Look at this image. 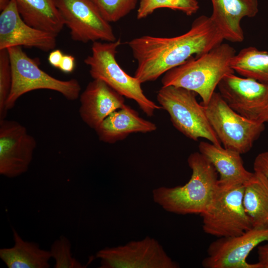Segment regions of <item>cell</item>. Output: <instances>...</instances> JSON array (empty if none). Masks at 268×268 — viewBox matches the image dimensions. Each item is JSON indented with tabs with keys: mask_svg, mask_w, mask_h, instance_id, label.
I'll use <instances>...</instances> for the list:
<instances>
[{
	"mask_svg": "<svg viewBox=\"0 0 268 268\" xmlns=\"http://www.w3.org/2000/svg\"><path fill=\"white\" fill-rule=\"evenodd\" d=\"M223 36L210 16L201 15L186 33L172 37L144 35L127 43L137 62L134 76L142 84L156 80L192 57L223 43Z\"/></svg>",
	"mask_w": 268,
	"mask_h": 268,
	"instance_id": "1",
	"label": "cell"
},
{
	"mask_svg": "<svg viewBox=\"0 0 268 268\" xmlns=\"http://www.w3.org/2000/svg\"><path fill=\"white\" fill-rule=\"evenodd\" d=\"M192 170L189 181L183 186L160 187L152 191L154 201L166 211L181 215L201 214L210 202L218 184V173L200 152L188 158Z\"/></svg>",
	"mask_w": 268,
	"mask_h": 268,
	"instance_id": "2",
	"label": "cell"
},
{
	"mask_svg": "<svg viewBox=\"0 0 268 268\" xmlns=\"http://www.w3.org/2000/svg\"><path fill=\"white\" fill-rule=\"evenodd\" d=\"M235 55L233 47L222 43L168 71L161 79L162 86L172 85L194 91L201 97V103L206 105L221 79L235 73L231 63Z\"/></svg>",
	"mask_w": 268,
	"mask_h": 268,
	"instance_id": "3",
	"label": "cell"
},
{
	"mask_svg": "<svg viewBox=\"0 0 268 268\" xmlns=\"http://www.w3.org/2000/svg\"><path fill=\"white\" fill-rule=\"evenodd\" d=\"M121 44L120 39L113 42H94L91 54L84 62L89 67L93 79L104 81L124 97L134 100L147 116H152L156 110L162 108L149 99L139 80L128 74L119 65L116 55Z\"/></svg>",
	"mask_w": 268,
	"mask_h": 268,
	"instance_id": "4",
	"label": "cell"
},
{
	"mask_svg": "<svg viewBox=\"0 0 268 268\" xmlns=\"http://www.w3.org/2000/svg\"><path fill=\"white\" fill-rule=\"evenodd\" d=\"M197 95L182 87L162 86L157 92L156 99L169 114L173 126L185 136L195 141L203 138L221 146L203 105L197 100Z\"/></svg>",
	"mask_w": 268,
	"mask_h": 268,
	"instance_id": "5",
	"label": "cell"
},
{
	"mask_svg": "<svg viewBox=\"0 0 268 268\" xmlns=\"http://www.w3.org/2000/svg\"><path fill=\"white\" fill-rule=\"evenodd\" d=\"M244 185L218 184L212 200L200 215L202 229L218 238L240 235L253 228L243 204Z\"/></svg>",
	"mask_w": 268,
	"mask_h": 268,
	"instance_id": "6",
	"label": "cell"
},
{
	"mask_svg": "<svg viewBox=\"0 0 268 268\" xmlns=\"http://www.w3.org/2000/svg\"><path fill=\"white\" fill-rule=\"evenodd\" d=\"M7 49L12 73L11 87L6 104L7 111L13 108L21 96L35 90H54L71 101L79 97L81 87L76 79L62 80L51 76L39 67L37 59L28 57L21 47Z\"/></svg>",
	"mask_w": 268,
	"mask_h": 268,
	"instance_id": "7",
	"label": "cell"
},
{
	"mask_svg": "<svg viewBox=\"0 0 268 268\" xmlns=\"http://www.w3.org/2000/svg\"><path fill=\"white\" fill-rule=\"evenodd\" d=\"M202 105L223 147L241 154L250 150L265 129V124L249 120L234 111L219 92H214L208 103Z\"/></svg>",
	"mask_w": 268,
	"mask_h": 268,
	"instance_id": "8",
	"label": "cell"
},
{
	"mask_svg": "<svg viewBox=\"0 0 268 268\" xmlns=\"http://www.w3.org/2000/svg\"><path fill=\"white\" fill-rule=\"evenodd\" d=\"M217 87L223 99L238 114L253 122L268 123V84L233 73L225 76Z\"/></svg>",
	"mask_w": 268,
	"mask_h": 268,
	"instance_id": "9",
	"label": "cell"
},
{
	"mask_svg": "<svg viewBox=\"0 0 268 268\" xmlns=\"http://www.w3.org/2000/svg\"><path fill=\"white\" fill-rule=\"evenodd\" d=\"M96 258L101 268H178L179 265L167 254L155 239L146 237L125 245L105 248Z\"/></svg>",
	"mask_w": 268,
	"mask_h": 268,
	"instance_id": "10",
	"label": "cell"
},
{
	"mask_svg": "<svg viewBox=\"0 0 268 268\" xmlns=\"http://www.w3.org/2000/svg\"><path fill=\"white\" fill-rule=\"evenodd\" d=\"M71 39L86 43L117 40L110 22L91 0H56Z\"/></svg>",
	"mask_w": 268,
	"mask_h": 268,
	"instance_id": "11",
	"label": "cell"
},
{
	"mask_svg": "<svg viewBox=\"0 0 268 268\" xmlns=\"http://www.w3.org/2000/svg\"><path fill=\"white\" fill-rule=\"evenodd\" d=\"M36 147L35 138L19 122L0 120V174L17 177L28 170Z\"/></svg>",
	"mask_w": 268,
	"mask_h": 268,
	"instance_id": "12",
	"label": "cell"
},
{
	"mask_svg": "<svg viewBox=\"0 0 268 268\" xmlns=\"http://www.w3.org/2000/svg\"><path fill=\"white\" fill-rule=\"evenodd\" d=\"M268 241V228H252L238 236L218 238L209 245L202 265L205 268H261L258 263H248L247 258L255 247Z\"/></svg>",
	"mask_w": 268,
	"mask_h": 268,
	"instance_id": "13",
	"label": "cell"
},
{
	"mask_svg": "<svg viewBox=\"0 0 268 268\" xmlns=\"http://www.w3.org/2000/svg\"><path fill=\"white\" fill-rule=\"evenodd\" d=\"M57 36L26 23L20 16L14 0H10L1 11L0 50L19 46L48 52L55 48Z\"/></svg>",
	"mask_w": 268,
	"mask_h": 268,
	"instance_id": "14",
	"label": "cell"
},
{
	"mask_svg": "<svg viewBox=\"0 0 268 268\" xmlns=\"http://www.w3.org/2000/svg\"><path fill=\"white\" fill-rule=\"evenodd\" d=\"M79 97L80 118L94 130L110 114L125 105L123 96L98 79L89 82Z\"/></svg>",
	"mask_w": 268,
	"mask_h": 268,
	"instance_id": "15",
	"label": "cell"
},
{
	"mask_svg": "<svg viewBox=\"0 0 268 268\" xmlns=\"http://www.w3.org/2000/svg\"><path fill=\"white\" fill-rule=\"evenodd\" d=\"M210 16L224 40L240 43L244 39L241 22L244 17H255L259 11L258 0H211Z\"/></svg>",
	"mask_w": 268,
	"mask_h": 268,
	"instance_id": "16",
	"label": "cell"
},
{
	"mask_svg": "<svg viewBox=\"0 0 268 268\" xmlns=\"http://www.w3.org/2000/svg\"><path fill=\"white\" fill-rule=\"evenodd\" d=\"M157 126L144 119L130 106L125 105L112 112L94 130L100 140L114 143L133 133L154 132Z\"/></svg>",
	"mask_w": 268,
	"mask_h": 268,
	"instance_id": "17",
	"label": "cell"
},
{
	"mask_svg": "<svg viewBox=\"0 0 268 268\" xmlns=\"http://www.w3.org/2000/svg\"><path fill=\"white\" fill-rule=\"evenodd\" d=\"M199 149L219 175L220 184H244L253 175L245 168L241 154L237 151L205 141L199 143Z\"/></svg>",
	"mask_w": 268,
	"mask_h": 268,
	"instance_id": "18",
	"label": "cell"
},
{
	"mask_svg": "<svg viewBox=\"0 0 268 268\" xmlns=\"http://www.w3.org/2000/svg\"><path fill=\"white\" fill-rule=\"evenodd\" d=\"M23 20L29 25L58 34L65 26L56 0H14Z\"/></svg>",
	"mask_w": 268,
	"mask_h": 268,
	"instance_id": "19",
	"label": "cell"
},
{
	"mask_svg": "<svg viewBox=\"0 0 268 268\" xmlns=\"http://www.w3.org/2000/svg\"><path fill=\"white\" fill-rule=\"evenodd\" d=\"M14 245L0 249V258L8 268H49L50 251L33 242L24 240L12 228Z\"/></svg>",
	"mask_w": 268,
	"mask_h": 268,
	"instance_id": "20",
	"label": "cell"
},
{
	"mask_svg": "<svg viewBox=\"0 0 268 268\" xmlns=\"http://www.w3.org/2000/svg\"><path fill=\"white\" fill-rule=\"evenodd\" d=\"M243 204L253 228H268V178L259 172L244 184Z\"/></svg>",
	"mask_w": 268,
	"mask_h": 268,
	"instance_id": "21",
	"label": "cell"
},
{
	"mask_svg": "<svg viewBox=\"0 0 268 268\" xmlns=\"http://www.w3.org/2000/svg\"><path fill=\"white\" fill-rule=\"evenodd\" d=\"M231 65L241 76L268 84V52L252 46L245 48L236 54Z\"/></svg>",
	"mask_w": 268,
	"mask_h": 268,
	"instance_id": "22",
	"label": "cell"
},
{
	"mask_svg": "<svg viewBox=\"0 0 268 268\" xmlns=\"http://www.w3.org/2000/svg\"><path fill=\"white\" fill-rule=\"evenodd\" d=\"M161 8L179 10L191 16L198 11L199 4L197 0H139L136 17L145 18Z\"/></svg>",
	"mask_w": 268,
	"mask_h": 268,
	"instance_id": "23",
	"label": "cell"
},
{
	"mask_svg": "<svg viewBox=\"0 0 268 268\" xmlns=\"http://www.w3.org/2000/svg\"><path fill=\"white\" fill-rule=\"evenodd\" d=\"M108 22H115L133 10L139 0H91Z\"/></svg>",
	"mask_w": 268,
	"mask_h": 268,
	"instance_id": "24",
	"label": "cell"
},
{
	"mask_svg": "<svg viewBox=\"0 0 268 268\" xmlns=\"http://www.w3.org/2000/svg\"><path fill=\"white\" fill-rule=\"evenodd\" d=\"M51 258L55 261V268H84L80 262L73 258L71 252V243L65 236H61L51 245Z\"/></svg>",
	"mask_w": 268,
	"mask_h": 268,
	"instance_id": "25",
	"label": "cell"
},
{
	"mask_svg": "<svg viewBox=\"0 0 268 268\" xmlns=\"http://www.w3.org/2000/svg\"><path fill=\"white\" fill-rule=\"evenodd\" d=\"M12 84V73L7 49L0 50V120L5 119L6 104Z\"/></svg>",
	"mask_w": 268,
	"mask_h": 268,
	"instance_id": "26",
	"label": "cell"
},
{
	"mask_svg": "<svg viewBox=\"0 0 268 268\" xmlns=\"http://www.w3.org/2000/svg\"><path fill=\"white\" fill-rule=\"evenodd\" d=\"M253 168L254 171L260 172L268 178V151L257 155L254 161Z\"/></svg>",
	"mask_w": 268,
	"mask_h": 268,
	"instance_id": "27",
	"label": "cell"
},
{
	"mask_svg": "<svg viewBox=\"0 0 268 268\" xmlns=\"http://www.w3.org/2000/svg\"><path fill=\"white\" fill-rule=\"evenodd\" d=\"M258 264L261 268H268V241L257 248Z\"/></svg>",
	"mask_w": 268,
	"mask_h": 268,
	"instance_id": "28",
	"label": "cell"
},
{
	"mask_svg": "<svg viewBox=\"0 0 268 268\" xmlns=\"http://www.w3.org/2000/svg\"><path fill=\"white\" fill-rule=\"evenodd\" d=\"M75 67V59L74 57L64 55L59 68L64 72L70 73L72 72Z\"/></svg>",
	"mask_w": 268,
	"mask_h": 268,
	"instance_id": "29",
	"label": "cell"
},
{
	"mask_svg": "<svg viewBox=\"0 0 268 268\" xmlns=\"http://www.w3.org/2000/svg\"><path fill=\"white\" fill-rule=\"evenodd\" d=\"M64 55L60 50H53L48 56V62L52 66L59 68Z\"/></svg>",
	"mask_w": 268,
	"mask_h": 268,
	"instance_id": "30",
	"label": "cell"
},
{
	"mask_svg": "<svg viewBox=\"0 0 268 268\" xmlns=\"http://www.w3.org/2000/svg\"><path fill=\"white\" fill-rule=\"evenodd\" d=\"M10 0H0V10L1 11L8 4Z\"/></svg>",
	"mask_w": 268,
	"mask_h": 268,
	"instance_id": "31",
	"label": "cell"
}]
</instances>
